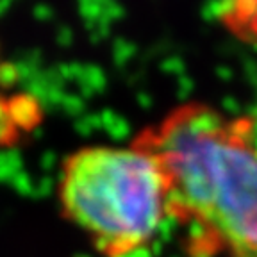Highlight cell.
I'll return each mask as SVG.
<instances>
[{"instance_id": "1", "label": "cell", "mask_w": 257, "mask_h": 257, "mask_svg": "<svg viewBox=\"0 0 257 257\" xmlns=\"http://www.w3.org/2000/svg\"><path fill=\"white\" fill-rule=\"evenodd\" d=\"M159 161L166 213L191 257H257V133L204 104L173 109L133 141Z\"/></svg>"}, {"instance_id": "2", "label": "cell", "mask_w": 257, "mask_h": 257, "mask_svg": "<svg viewBox=\"0 0 257 257\" xmlns=\"http://www.w3.org/2000/svg\"><path fill=\"white\" fill-rule=\"evenodd\" d=\"M61 213L104 257H127L147 246L166 213L159 161L138 145H95L64 159L57 182Z\"/></svg>"}, {"instance_id": "3", "label": "cell", "mask_w": 257, "mask_h": 257, "mask_svg": "<svg viewBox=\"0 0 257 257\" xmlns=\"http://www.w3.org/2000/svg\"><path fill=\"white\" fill-rule=\"evenodd\" d=\"M40 120L41 111L32 98L0 95V149L20 141Z\"/></svg>"}]
</instances>
